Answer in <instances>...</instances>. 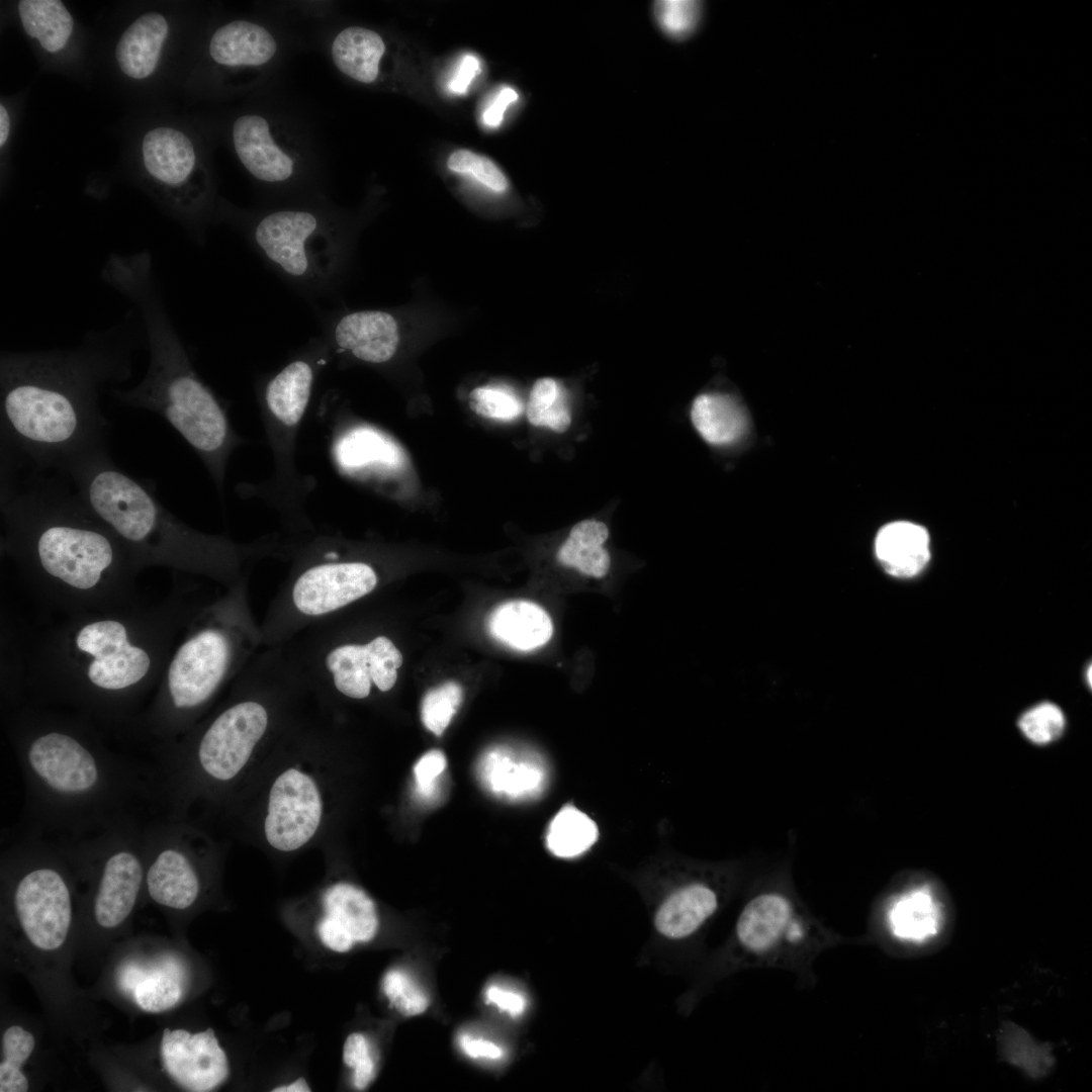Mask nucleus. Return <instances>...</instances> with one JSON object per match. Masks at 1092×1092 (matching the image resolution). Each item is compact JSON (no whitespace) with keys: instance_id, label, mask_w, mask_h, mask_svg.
I'll return each mask as SVG.
<instances>
[{"instance_id":"26","label":"nucleus","mask_w":1092,"mask_h":1092,"mask_svg":"<svg viewBox=\"0 0 1092 1092\" xmlns=\"http://www.w3.org/2000/svg\"><path fill=\"white\" fill-rule=\"evenodd\" d=\"M941 923V904L926 885L897 896L888 910L892 933L905 941H924L939 931Z\"/></svg>"},{"instance_id":"44","label":"nucleus","mask_w":1092,"mask_h":1092,"mask_svg":"<svg viewBox=\"0 0 1092 1092\" xmlns=\"http://www.w3.org/2000/svg\"><path fill=\"white\" fill-rule=\"evenodd\" d=\"M484 996L487 1004L496 1006L513 1017L523 1014L526 1009V998L517 991L491 984L486 987Z\"/></svg>"},{"instance_id":"22","label":"nucleus","mask_w":1092,"mask_h":1092,"mask_svg":"<svg viewBox=\"0 0 1092 1092\" xmlns=\"http://www.w3.org/2000/svg\"><path fill=\"white\" fill-rule=\"evenodd\" d=\"M716 893L694 883L672 892L654 916L656 931L667 939H684L695 933L716 911Z\"/></svg>"},{"instance_id":"46","label":"nucleus","mask_w":1092,"mask_h":1092,"mask_svg":"<svg viewBox=\"0 0 1092 1092\" xmlns=\"http://www.w3.org/2000/svg\"><path fill=\"white\" fill-rule=\"evenodd\" d=\"M518 93L511 87H504L493 99V102L483 112V122L491 127L497 126L504 118V113L509 104L517 101Z\"/></svg>"},{"instance_id":"5","label":"nucleus","mask_w":1092,"mask_h":1092,"mask_svg":"<svg viewBox=\"0 0 1092 1092\" xmlns=\"http://www.w3.org/2000/svg\"><path fill=\"white\" fill-rule=\"evenodd\" d=\"M101 278L134 307L150 350L143 380L132 388H114L111 395L167 421L196 452L222 494L229 460L246 440L194 369L167 311L152 255L148 251L111 254Z\"/></svg>"},{"instance_id":"9","label":"nucleus","mask_w":1092,"mask_h":1092,"mask_svg":"<svg viewBox=\"0 0 1092 1092\" xmlns=\"http://www.w3.org/2000/svg\"><path fill=\"white\" fill-rule=\"evenodd\" d=\"M333 360L326 341L311 339L280 370L258 383L257 394L273 458L272 475L256 483L238 484L242 497L258 498L279 516L284 534L315 530L306 511L316 482L296 465V441L316 378Z\"/></svg>"},{"instance_id":"35","label":"nucleus","mask_w":1092,"mask_h":1092,"mask_svg":"<svg viewBox=\"0 0 1092 1092\" xmlns=\"http://www.w3.org/2000/svg\"><path fill=\"white\" fill-rule=\"evenodd\" d=\"M462 696V688L455 681H447L430 690L421 707V717L426 728L436 735H441L460 707Z\"/></svg>"},{"instance_id":"4","label":"nucleus","mask_w":1092,"mask_h":1092,"mask_svg":"<svg viewBox=\"0 0 1092 1092\" xmlns=\"http://www.w3.org/2000/svg\"><path fill=\"white\" fill-rule=\"evenodd\" d=\"M191 592L173 596L158 614L134 607L77 614L50 643L33 679L40 702L68 706L108 729L138 731L175 637L207 602Z\"/></svg>"},{"instance_id":"11","label":"nucleus","mask_w":1092,"mask_h":1092,"mask_svg":"<svg viewBox=\"0 0 1092 1092\" xmlns=\"http://www.w3.org/2000/svg\"><path fill=\"white\" fill-rule=\"evenodd\" d=\"M142 161L154 194L205 240L204 225L215 207V187L194 140L173 126H156L144 135Z\"/></svg>"},{"instance_id":"42","label":"nucleus","mask_w":1092,"mask_h":1092,"mask_svg":"<svg viewBox=\"0 0 1092 1092\" xmlns=\"http://www.w3.org/2000/svg\"><path fill=\"white\" fill-rule=\"evenodd\" d=\"M343 1061L353 1069V1084L357 1089L366 1088L375 1077V1063L369 1043L362 1033H351L345 1040Z\"/></svg>"},{"instance_id":"32","label":"nucleus","mask_w":1092,"mask_h":1092,"mask_svg":"<svg viewBox=\"0 0 1092 1092\" xmlns=\"http://www.w3.org/2000/svg\"><path fill=\"white\" fill-rule=\"evenodd\" d=\"M526 415L533 426L564 433L570 426L571 415L560 383L549 377L538 379L531 388Z\"/></svg>"},{"instance_id":"15","label":"nucleus","mask_w":1092,"mask_h":1092,"mask_svg":"<svg viewBox=\"0 0 1092 1092\" xmlns=\"http://www.w3.org/2000/svg\"><path fill=\"white\" fill-rule=\"evenodd\" d=\"M282 53L283 41L278 32L251 18L233 19L220 25L207 44L212 64L247 88L271 73Z\"/></svg>"},{"instance_id":"2","label":"nucleus","mask_w":1092,"mask_h":1092,"mask_svg":"<svg viewBox=\"0 0 1092 1092\" xmlns=\"http://www.w3.org/2000/svg\"><path fill=\"white\" fill-rule=\"evenodd\" d=\"M8 733L24 783L26 833L80 838L159 804L156 769L112 751L79 714L25 706Z\"/></svg>"},{"instance_id":"41","label":"nucleus","mask_w":1092,"mask_h":1092,"mask_svg":"<svg viewBox=\"0 0 1092 1092\" xmlns=\"http://www.w3.org/2000/svg\"><path fill=\"white\" fill-rule=\"evenodd\" d=\"M182 996L180 984L174 978L159 975L140 982L133 991L138 1006L147 1012H163L175 1006Z\"/></svg>"},{"instance_id":"7","label":"nucleus","mask_w":1092,"mask_h":1092,"mask_svg":"<svg viewBox=\"0 0 1092 1092\" xmlns=\"http://www.w3.org/2000/svg\"><path fill=\"white\" fill-rule=\"evenodd\" d=\"M232 686L231 700L181 742L154 745L159 799L174 812L234 781L273 728L278 707L308 690L288 642L262 647Z\"/></svg>"},{"instance_id":"18","label":"nucleus","mask_w":1092,"mask_h":1092,"mask_svg":"<svg viewBox=\"0 0 1092 1092\" xmlns=\"http://www.w3.org/2000/svg\"><path fill=\"white\" fill-rule=\"evenodd\" d=\"M330 455L341 474L362 480L395 472L404 462L401 448L391 437L364 424L336 425Z\"/></svg>"},{"instance_id":"48","label":"nucleus","mask_w":1092,"mask_h":1092,"mask_svg":"<svg viewBox=\"0 0 1092 1092\" xmlns=\"http://www.w3.org/2000/svg\"><path fill=\"white\" fill-rule=\"evenodd\" d=\"M10 127H11L10 115H9L6 107L1 103L0 104V147L1 148H3V146L7 142V139H8L9 133H10Z\"/></svg>"},{"instance_id":"36","label":"nucleus","mask_w":1092,"mask_h":1092,"mask_svg":"<svg viewBox=\"0 0 1092 1092\" xmlns=\"http://www.w3.org/2000/svg\"><path fill=\"white\" fill-rule=\"evenodd\" d=\"M471 411L482 418L513 421L523 412L520 397L508 387L484 385L471 390L468 396Z\"/></svg>"},{"instance_id":"43","label":"nucleus","mask_w":1092,"mask_h":1092,"mask_svg":"<svg viewBox=\"0 0 1092 1092\" xmlns=\"http://www.w3.org/2000/svg\"><path fill=\"white\" fill-rule=\"evenodd\" d=\"M446 766V758L442 751L431 750L425 753L415 766V776L420 795L433 796L436 790V780Z\"/></svg>"},{"instance_id":"19","label":"nucleus","mask_w":1092,"mask_h":1092,"mask_svg":"<svg viewBox=\"0 0 1092 1092\" xmlns=\"http://www.w3.org/2000/svg\"><path fill=\"white\" fill-rule=\"evenodd\" d=\"M325 915L317 932L330 949L345 952L355 943L371 940L378 918L373 901L361 889L348 883L331 886L323 897Z\"/></svg>"},{"instance_id":"14","label":"nucleus","mask_w":1092,"mask_h":1092,"mask_svg":"<svg viewBox=\"0 0 1092 1092\" xmlns=\"http://www.w3.org/2000/svg\"><path fill=\"white\" fill-rule=\"evenodd\" d=\"M322 812V797L314 780L298 768L285 769L269 792L264 820L267 842L280 851L299 849L316 833Z\"/></svg>"},{"instance_id":"3","label":"nucleus","mask_w":1092,"mask_h":1092,"mask_svg":"<svg viewBox=\"0 0 1092 1092\" xmlns=\"http://www.w3.org/2000/svg\"><path fill=\"white\" fill-rule=\"evenodd\" d=\"M1 467V549L29 583L77 614L134 607L141 569L74 485Z\"/></svg>"},{"instance_id":"16","label":"nucleus","mask_w":1092,"mask_h":1092,"mask_svg":"<svg viewBox=\"0 0 1092 1092\" xmlns=\"http://www.w3.org/2000/svg\"><path fill=\"white\" fill-rule=\"evenodd\" d=\"M322 337L333 359L382 365L396 356L401 343V327L390 311L354 310L333 317L329 315Z\"/></svg>"},{"instance_id":"33","label":"nucleus","mask_w":1092,"mask_h":1092,"mask_svg":"<svg viewBox=\"0 0 1092 1092\" xmlns=\"http://www.w3.org/2000/svg\"><path fill=\"white\" fill-rule=\"evenodd\" d=\"M34 1046L33 1034L22 1026L11 1025L4 1031L0 1063V1092L28 1090V1080L22 1073L21 1067L29 1059Z\"/></svg>"},{"instance_id":"29","label":"nucleus","mask_w":1092,"mask_h":1092,"mask_svg":"<svg viewBox=\"0 0 1092 1092\" xmlns=\"http://www.w3.org/2000/svg\"><path fill=\"white\" fill-rule=\"evenodd\" d=\"M609 536L605 523L584 520L574 525L568 538L559 548L557 559L568 567L593 576L603 577L610 567V556L604 547Z\"/></svg>"},{"instance_id":"21","label":"nucleus","mask_w":1092,"mask_h":1092,"mask_svg":"<svg viewBox=\"0 0 1092 1092\" xmlns=\"http://www.w3.org/2000/svg\"><path fill=\"white\" fill-rule=\"evenodd\" d=\"M169 34V23L158 12H147L138 17L122 32L115 48V59L124 75L141 80L156 70L164 43Z\"/></svg>"},{"instance_id":"39","label":"nucleus","mask_w":1092,"mask_h":1092,"mask_svg":"<svg viewBox=\"0 0 1092 1092\" xmlns=\"http://www.w3.org/2000/svg\"><path fill=\"white\" fill-rule=\"evenodd\" d=\"M1018 726L1031 742L1048 744L1062 735L1065 716L1057 705L1045 702L1026 711L1020 717Z\"/></svg>"},{"instance_id":"30","label":"nucleus","mask_w":1092,"mask_h":1092,"mask_svg":"<svg viewBox=\"0 0 1092 1092\" xmlns=\"http://www.w3.org/2000/svg\"><path fill=\"white\" fill-rule=\"evenodd\" d=\"M18 15L26 34L49 53L63 50L73 32L74 19L59 0H21Z\"/></svg>"},{"instance_id":"17","label":"nucleus","mask_w":1092,"mask_h":1092,"mask_svg":"<svg viewBox=\"0 0 1092 1092\" xmlns=\"http://www.w3.org/2000/svg\"><path fill=\"white\" fill-rule=\"evenodd\" d=\"M160 1054L167 1074L189 1091H211L221 1085L230 1074L228 1057L212 1028L196 1033L181 1028H166Z\"/></svg>"},{"instance_id":"28","label":"nucleus","mask_w":1092,"mask_h":1092,"mask_svg":"<svg viewBox=\"0 0 1092 1092\" xmlns=\"http://www.w3.org/2000/svg\"><path fill=\"white\" fill-rule=\"evenodd\" d=\"M535 762L517 759L507 750H494L483 757L480 774L491 792L512 798L525 797L542 786L543 771Z\"/></svg>"},{"instance_id":"31","label":"nucleus","mask_w":1092,"mask_h":1092,"mask_svg":"<svg viewBox=\"0 0 1092 1092\" xmlns=\"http://www.w3.org/2000/svg\"><path fill=\"white\" fill-rule=\"evenodd\" d=\"M597 838V824L575 807L566 806L550 823L547 846L556 856L573 857L587 850Z\"/></svg>"},{"instance_id":"49","label":"nucleus","mask_w":1092,"mask_h":1092,"mask_svg":"<svg viewBox=\"0 0 1092 1092\" xmlns=\"http://www.w3.org/2000/svg\"><path fill=\"white\" fill-rule=\"evenodd\" d=\"M310 1088L304 1078H299L289 1085L279 1086L273 1092H308Z\"/></svg>"},{"instance_id":"37","label":"nucleus","mask_w":1092,"mask_h":1092,"mask_svg":"<svg viewBox=\"0 0 1092 1092\" xmlns=\"http://www.w3.org/2000/svg\"><path fill=\"white\" fill-rule=\"evenodd\" d=\"M657 25L664 34L681 39L694 32L701 18L702 4L687 0H661L653 4Z\"/></svg>"},{"instance_id":"24","label":"nucleus","mask_w":1092,"mask_h":1092,"mask_svg":"<svg viewBox=\"0 0 1092 1092\" xmlns=\"http://www.w3.org/2000/svg\"><path fill=\"white\" fill-rule=\"evenodd\" d=\"M385 52L383 37L377 31L362 26L342 28L329 46L330 59L335 68L362 84H373L378 80L379 64Z\"/></svg>"},{"instance_id":"1","label":"nucleus","mask_w":1092,"mask_h":1092,"mask_svg":"<svg viewBox=\"0 0 1092 1092\" xmlns=\"http://www.w3.org/2000/svg\"><path fill=\"white\" fill-rule=\"evenodd\" d=\"M135 321L91 331L71 348L1 353L3 462L64 473L78 458L107 448L109 423L99 397L131 376L133 354L147 341Z\"/></svg>"},{"instance_id":"40","label":"nucleus","mask_w":1092,"mask_h":1092,"mask_svg":"<svg viewBox=\"0 0 1092 1092\" xmlns=\"http://www.w3.org/2000/svg\"><path fill=\"white\" fill-rule=\"evenodd\" d=\"M447 166L451 171L472 175L493 192L503 193L509 188L503 171L486 156L469 150H457L450 155Z\"/></svg>"},{"instance_id":"38","label":"nucleus","mask_w":1092,"mask_h":1092,"mask_svg":"<svg viewBox=\"0 0 1092 1092\" xmlns=\"http://www.w3.org/2000/svg\"><path fill=\"white\" fill-rule=\"evenodd\" d=\"M382 990L390 1004L405 1016L421 1014L429 1005L427 994L410 975L398 969L385 974Z\"/></svg>"},{"instance_id":"27","label":"nucleus","mask_w":1092,"mask_h":1092,"mask_svg":"<svg viewBox=\"0 0 1092 1092\" xmlns=\"http://www.w3.org/2000/svg\"><path fill=\"white\" fill-rule=\"evenodd\" d=\"M691 419L703 439L715 445L734 442L746 428L741 406L732 397L720 393L699 395L693 402Z\"/></svg>"},{"instance_id":"47","label":"nucleus","mask_w":1092,"mask_h":1092,"mask_svg":"<svg viewBox=\"0 0 1092 1092\" xmlns=\"http://www.w3.org/2000/svg\"><path fill=\"white\" fill-rule=\"evenodd\" d=\"M479 73L480 67L477 58L472 55L464 56L449 84L451 91L458 94L464 93L474 77Z\"/></svg>"},{"instance_id":"8","label":"nucleus","mask_w":1092,"mask_h":1092,"mask_svg":"<svg viewBox=\"0 0 1092 1092\" xmlns=\"http://www.w3.org/2000/svg\"><path fill=\"white\" fill-rule=\"evenodd\" d=\"M249 577L209 600L173 648L139 732L167 744L190 730L217 694L263 647L249 600Z\"/></svg>"},{"instance_id":"10","label":"nucleus","mask_w":1092,"mask_h":1092,"mask_svg":"<svg viewBox=\"0 0 1092 1092\" xmlns=\"http://www.w3.org/2000/svg\"><path fill=\"white\" fill-rule=\"evenodd\" d=\"M262 260L310 299L331 297L348 257L341 216L321 198L261 210L225 212Z\"/></svg>"},{"instance_id":"25","label":"nucleus","mask_w":1092,"mask_h":1092,"mask_svg":"<svg viewBox=\"0 0 1092 1092\" xmlns=\"http://www.w3.org/2000/svg\"><path fill=\"white\" fill-rule=\"evenodd\" d=\"M491 635L512 648L528 651L549 641L553 633L547 612L529 601H510L490 615Z\"/></svg>"},{"instance_id":"13","label":"nucleus","mask_w":1092,"mask_h":1092,"mask_svg":"<svg viewBox=\"0 0 1092 1092\" xmlns=\"http://www.w3.org/2000/svg\"><path fill=\"white\" fill-rule=\"evenodd\" d=\"M176 815L143 824L145 885L150 899L174 911L192 907L201 893V878L191 839L193 831Z\"/></svg>"},{"instance_id":"45","label":"nucleus","mask_w":1092,"mask_h":1092,"mask_svg":"<svg viewBox=\"0 0 1092 1092\" xmlns=\"http://www.w3.org/2000/svg\"><path fill=\"white\" fill-rule=\"evenodd\" d=\"M459 1045L462 1052L472 1059L498 1060L504 1056L503 1049L496 1043L469 1034L460 1035Z\"/></svg>"},{"instance_id":"34","label":"nucleus","mask_w":1092,"mask_h":1092,"mask_svg":"<svg viewBox=\"0 0 1092 1092\" xmlns=\"http://www.w3.org/2000/svg\"><path fill=\"white\" fill-rule=\"evenodd\" d=\"M369 656L373 687L381 693L389 692L396 684L398 668L403 656L392 639L379 634L365 641Z\"/></svg>"},{"instance_id":"6","label":"nucleus","mask_w":1092,"mask_h":1092,"mask_svg":"<svg viewBox=\"0 0 1092 1092\" xmlns=\"http://www.w3.org/2000/svg\"><path fill=\"white\" fill-rule=\"evenodd\" d=\"M64 474L141 570L170 567L230 588L250 576L260 560L277 558L279 533L243 543L198 531L165 508L149 484L118 468L107 448L78 458Z\"/></svg>"},{"instance_id":"23","label":"nucleus","mask_w":1092,"mask_h":1092,"mask_svg":"<svg viewBox=\"0 0 1092 1092\" xmlns=\"http://www.w3.org/2000/svg\"><path fill=\"white\" fill-rule=\"evenodd\" d=\"M875 550L878 560L889 574L912 577L929 561V535L919 525L893 522L879 531Z\"/></svg>"},{"instance_id":"20","label":"nucleus","mask_w":1092,"mask_h":1092,"mask_svg":"<svg viewBox=\"0 0 1092 1092\" xmlns=\"http://www.w3.org/2000/svg\"><path fill=\"white\" fill-rule=\"evenodd\" d=\"M787 932L799 934V929L793 923L791 902L778 893L754 897L743 908L736 923L739 943L756 954L765 953L777 946Z\"/></svg>"},{"instance_id":"12","label":"nucleus","mask_w":1092,"mask_h":1092,"mask_svg":"<svg viewBox=\"0 0 1092 1092\" xmlns=\"http://www.w3.org/2000/svg\"><path fill=\"white\" fill-rule=\"evenodd\" d=\"M234 151L247 173L266 189L282 194L310 191L313 168L300 132L264 110H248L232 124Z\"/></svg>"}]
</instances>
